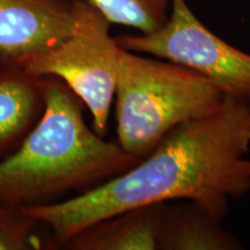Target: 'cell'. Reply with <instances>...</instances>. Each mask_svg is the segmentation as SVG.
Wrapping results in <instances>:
<instances>
[{"label":"cell","mask_w":250,"mask_h":250,"mask_svg":"<svg viewBox=\"0 0 250 250\" xmlns=\"http://www.w3.org/2000/svg\"><path fill=\"white\" fill-rule=\"evenodd\" d=\"M250 104L225 95L213 111L174 129L132 168L61 202L21 206L52 230L55 246L143 205L190 201L224 220L250 192Z\"/></svg>","instance_id":"1"},{"label":"cell","mask_w":250,"mask_h":250,"mask_svg":"<svg viewBox=\"0 0 250 250\" xmlns=\"http://www.w3.org/2000/svg\"><path fill=\"white\" fill-rule=\"evenodd\" d=\"M45 108L19 148L0 162V199L17 206L51 203L104 182L139 160L87 125L83 103L61 79L40 77Z\"/></svg>","instance_id":"2"},{"label":"cell","mask_w":250,"mask_h":250,"mask_svg":"<svg viewBox=\"0 0 250 250\" xmlns=\"http://www.w3.org/2000/svg\"><path fill=\"white\" fill-rule=\"evenodd\" d=\"M225 93L191 68L122 48L115 92L117 143L143 160L174 129L210 114Z\"/></svg>","instance_id":"3"},{"label":"cell","mask_w":250,"mask_h":250,"mask_svg":"<svg viewBox=\"0 0 250 250\" xmlns=\"http://www.w3.org/2000/svg\"><path fill=\"white\" fill-rule=\"evenodd\" d=\"M74 1V26L58 44L22 62L36 77H56L88 109L93 129L107 132L115 100L122 48L110 35L111 22L89 0Z\"/></svg>","instance_id":"4"},{"label":"cell","mask_w":250,"mask_h":250,"mask_svg":"<svg viewBox=\"0 0 250 250\" xmlns=\"http://www.w3.org/2000/svg\"><path fill=\"white\" fill-rule=\"evenodd\" d=\"M121 48L166 59L214 81L225 95L250 104V54L215 35L187 0H171L169 19L159 30L115 37Z\"/></svg>","instance_id":"5"},{"label":"cell","mask_w":250,"mask_h":250,"mask_svg":"<svg viewBox=\"0 0 250 250\" xmlns=\"http://www.w3.org/2000/svg\"><path fill=\"white\" fill-rule=\"evenodd\" d=\"M74 19L73 0H0V70L58 44Z\"/></svg>","instance_id":"6"},{"label":"cell","mask_w":250,"mask_h":250,"mask_svg":"<svg viewBox=\"0 0 250 250\" xmlns=\"http://www.w3.org/2000/svg\"><path fill=\"white\" fill-rule=\"evenodd\" d=\"M162 208L164 203H155L111 215L74 234L62 246L71 250H160Z\"/></svg>","instance_id":"7"},{"label":"cell","mask_w":250,"mask_h":250,"mask_svg":"<svg viewBox=\"0 0 250 250\" xmlns=\"http://www.w3.org/2000/svg\"><path fill=\"white\" fill-rule=\"evenodd\" d=\"M220 219L197 203H164L160 250H240L242 243L225 229Z\"/></svg>","instance_id":"8"},{"label":"cell","mask_w":250,"mask_h":250,"mask_svg":"<svg viewBox=\"0 0 250 250\" xmlns=\"http://www.w3.org/2000/svg\"><path fill=\"white\" fill-rule=\"evenodd\" d=\"M44 108L40 77L20 66L0 70V155L21 144Z\"/></svg>","instance_id":"9"},{"label":"cell","mask_w":250,"mask_h":250,"mask_svg":"<svg viewBox=\"0 0 250 250\" xmlns=\"http://www.w3.org/2000/svg\"><path fill=\"white\" fill-rule=\"evenodd\" d=\"M111 24H122L149 34L169 19L171 0H89Z\"/></svg>","instance_id":"10"},{"label":"cell","mask_w":250,"mask_h":250,"mask_svg":"<svg viewBox=\"0 0 250 250\" xmlns=\"http://www.w3.org/2000/svg\"><path fill=\"white\" fill-rule=\"evenodd\" d=\"M40 224L21 206L0 199V250L48 249L52 243L45 242L36 232Z\"/></svg>","instance_id":"11"}]
</instances>
